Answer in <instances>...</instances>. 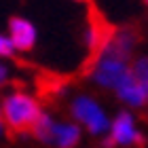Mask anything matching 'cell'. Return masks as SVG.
<instances>
[{
	"instance_id": "5",
	"label": "cell",
	"mask_w": 148,
	"mask_h": 148,
	"mask_svg": "<svg viewBox=\"0 0 148 148\" xmlns=\"http://www.w3.org/2000/svg\"><path fill=\"white\" fill-rule=\"evenodd\" d=\"M142 142H144V133L140 129L138 119L133 116V112L129 108L119 110L110 119V127H108V133H106L104 146L106 148H112V146L133 148V146H140Z\"/></svg>"
},
{
	"instance_id": "3",
	"label": "cell",
	"mask_w": 148,
	"mask_h": 148,
	"mask_svg": "<svg viewBox=\"0 0 148 148\" xmlns=\"http://www.w3.org/2000/svg\"><path fill=\"white\" fill-rule=\"evenodd\" d=\"M32 136L40 144L51 148H76L83 140V127L76 121H62L53 114L45 112L38 116V121L32 127Z\"/></svg>"
},
{
	"instance_id": "12",
	"label": "cell",
	"mask_w": 148,
	"mask_h": 148,
	"mask_svg": "<svg viewBox=\"0 0 148 148\" xmlns=\"http://www.w3.org/2000/svg\"><path fill=\"white\" fill-rule=\"evenodd\" d=\"M4 133H6V125H4V121H2V119H0V138H2V136H4Z\"/></svg>"
},
{
	"instance_id": "2",
	"label": "cell",
	"mask_w": 148,
	"mask_h": 148,
	"mask_svg": "<svg viewBox=\"0 0 148 148\" xmlns=\"http://www.w3.org/2000/svg\"><path fill=\"white\" fill-rule=\"evenodd\" d=\"M0 110H2V121L6 129L15 133H30L38 116L42 114V106L32 93L11 91L2 97Z\"/></svg>"
},
{
	"instance_id": "4",
	"label": "cell",
	"mask_w": 148,
	"mask_h": 148,
	"mask_svg": "<svg viewBox=\"0 0 148 148\" xmlns=\"http://www.w3.org/2000/svg\"><path fill=\"white\" fill-rule=\"evenodd\" d=\"M70 116L72 121L83 127L87 133L95 138H102L108 133L110 127V116L106 108L97 102L93 95H87V93H78L70 99Z\"/></svg>"
},
{
	"instance_id": "1",
	"label": "cell",
	"mask_w": 148,
	"mask_h": 148,
	"mask_svg": "<svg viewBox=\"0 0 148 148\" xmlns=\"http://www.w3.org/2000/svg\"><path fill=\"white\" fill-rule=\"evenodd\" d=\"M138 47V34L131 28H119L110 32L102 47L93 53L89 68L91 83L104 91H112L119 80L131 72V59Z\"/></svg>"
},
{
	"instance_id": "14",
	"label": "cell",
	"mask_w": 148,
	"mask_h": 148,
	"mask_svg": "<svg viewBox=\"0 0 148 148\" xmlns=\"http://www.w3.org/2000/svg\"><path fill=\"white\" fill-rule=\"evenodd\" d=\"M0 119H2V110H0Z\"/></svg>"
},
{
	"instance_id": "13",
	"label": "cell",
	"mask_w": 148,
	"mask_h": 148,
	"mask_svg": "<svg viewBox=\"0 0 148 148\" xmlns=\"http://www.w3.org/2000/svg\"><path fill=\"white\" fill-rule=\"evenodd\" d=\"M74 2H87V0H74Z\"/></svg>"
},
{
	"instance_id": "15",
	"label": "cell",
	"mask_w": 148,
	"mask_h": 148,
	"mask_svg": "<svg viewBox=\"0 0 148 148\" xmlns=\"http://www.w3.org/2000/svg\"><path fill=\"white\" fill-rule=\"evenodd\" d=\"M144 2H146V4H148V0H144Z\"/></svg>"
},
{
	"instance_id": "7",
	"label": "cell",
	"mask_w": 148,
	"mask_h": 148,
	"mask_svg": "<svg viewBox=\"0 0 148 148\" xmlns=\"http://www.w3.org/2000/svg\"><path fill=\"white\" fill-rule=\"evenodd\" d=\"M112 93L116 95V99L123 106H127L129 110H142L148 106V97L144 87L140 85V80L133 76V72H129L127 76L119 80V85L112 89Z\"/></svg>"
},
{
	"instance_id": "6",
	"label": "cell",
	"mask_w": 148,
	"mask_h": 148,
	"mask_svg": "<svg viewBox=\"0 0 148 148\" xmlns=\"http://www.w3.org/2000/svg\"><path fill=\"white\" fill-rule=\"evenodd\" d=\"M6 34H9L15 51H19V53L32 51L38 42V30H36L34 21H30L28 17H19V15L11 17L9 19V32Z\"/></svg>"
},
{
	"instance_id": "11",
	"label": "cell",
	"mask_w": 148,
	"mask_h": 148,
	"mask_svg": "<svg viewBox=\"0 0 148 148\" xmlns=\"http://www.w3.org/2000/svg\"><path fill=\"white\" fill-rule=\"evenodd\" d=\"M11 80V68L4 64V59L0 57V87H4Z\"/></svg>"
},
{
	"instance_id": "9",
	"label": "cell",
	"mask_w": 148,
	"mask_h": 148,
	"mask_svg": "<svg viewBox=\"0 0 148 148\" xmlns=\"http://www.w3.org/2000/svg\"><path fill=\"white\" fill-rule=\"evenodd\" d=\"M131 72L133 76L140 80V85L144 87L146 97H148V55H140L131 59Z\"/></svg>"
},
{
	"instance_id": "10",
	"label": "cell",
	"mask_w": 148,
	"mask_h": 148,
	"mask_svg": "<svg viewBox=\"0 0 148 148\" xmlns=\"http://www.w3.org/2000/svg\"><path fill=\"white\" fill-rule=\"evenodd\" d=\"M13 53H15V47H13L9 34H2V32H0V57L6 59V57H11Z\"/></svg>"
},
{
	"instance_id": "8",
	"label": "cell",
	"mask_w": 148,
	"mask_h": 148,
	"mask_svg": "<svg viewBox=\"0 0 148 148\" xmlns=\"http://www.w3.org/2000/svg\"><path fill=\"white\" fill-rule=\"evenodd\" d=\"M106 32L102 28V23H97V21H89L87 23V28L83 32V40H85V47H87V51L89 53H95L99 47H102V42L106 40Z\"/></svg>"
}]
</instances>
